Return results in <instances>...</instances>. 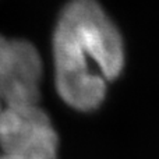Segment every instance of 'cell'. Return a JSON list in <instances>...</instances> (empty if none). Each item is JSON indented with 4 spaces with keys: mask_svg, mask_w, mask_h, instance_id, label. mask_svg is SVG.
Returning <instances> with one entry per match:
<instances>
[{
    "mask_svg": "<svg viewBox=\"0 0 159 159\" xmlns=\"http://www.w3.org/2000/svg\"><path fill=\"white\" fill-rule=\"evenodd\" d=\"M55 85L66 105L92 112L121 75L126 48L119 27L98 0H69L52 35Z\"/></svg>",
    "mask_w": 159,
    "mask_h": 159,
    "instance_id": "1",
    "label": "cell"
},
{
    "mask_svg": "<svg viewBox=\"0 0 159 159\" xmlns=\"http://www.w3.org/2000/svg\"><path fill=\"white\" fill-rule=\"evenodd\" d=\"M57 133L39 103L3 107L0 159H57Z\"/></svg>",
    "mask_w": 159,
    "mask_h": 159,
    "instance_id": "2",
    "label": "cell"
},
{
    "mask_svg": "<svg viewBox=\"0 0 159 159\" xmlns=\"http://www.w3.org/2000/svg\"><path fill=\"white\" fill-rule=\"evenodd\" d=\"M43 63L27 39H8L0 34V99L4 106L38 103Z\"/></svg>",
    "mask_w": 159,
    "mask_h": 159,
    "instance_id": "3",
    "label": "cell"
},
{
    "mask_svg": "<svg viewBox=\"0 0 159 159\" xmlns=\"http://www.w3.org/2000/svg\"><path fill=\"white\" fill-rule=\"evenodd\" d=\"M3 107H4V105H3V102H2V99H0V113H2V110H3Z\"/></svg>",
    "mask_w": 159,
    "mask_h": 159,
    "instance_id": "4",
    "label": "cell"
}]
</instances>
